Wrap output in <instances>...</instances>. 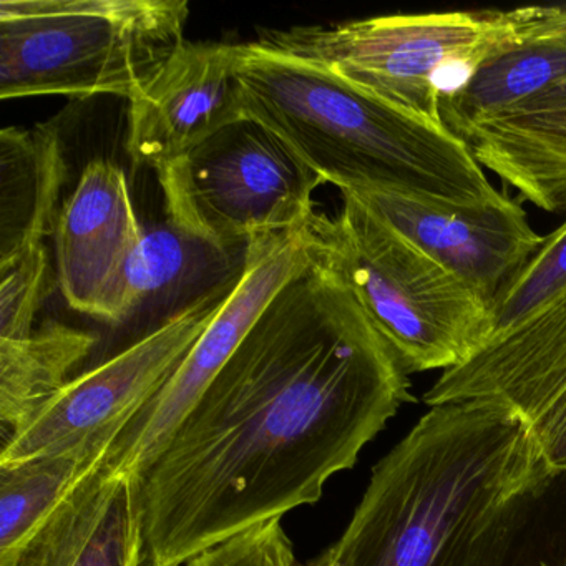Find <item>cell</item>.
<instances>
[{
    "mask_svg": "<svg viewBox=\"0 0 566 566\" xmlns=\"http://www.w3.org/2000/svg\"><path fill=\"white\" fill-rule=\"evenodd\" d=\"M409 402V374L314 256L135 476L148 565L187 566L319 502Z\"/></svg>",
    "mask_w": 566,
    "mask_h": 566,
    "instance_id": "6da1fadb",
    "label": "cell"
},
{
    "mask_svg": "<svg viewBox=\"0 0 566 566\" xmlns=\"http://www.w3.org/2000/svg\"><path fill=\"white\" fill-rule=\"evenodd\" d=\"M553 476L510 410L430 407L374 467L349 525L327 549L343 566H502Z\"/></svg>",
    "mask_w": 566,
    "mask_h": 566,
    "instance_id": "7a4b0ae2",
    "label": "cell"
},
{
    "mask_svg": "<svg viewBox=\"0 0 566 566\" xmlns=\"http://www.w3.org/2000/svg\"><path fill=\"white\" fill-rule=\"evenodd\" d=\"M237 77L247 118L339 191L374 188L472 210L509 197L449 128L367 94L317 62L253 41L238 44Z\"/></svg>",
    "mask_w": 566,
    "mask_h": 566,
    "instance_id": "3957f363",
    "label": "cell"
},
{
    "mask_svg": "<svg viewBox=\"0 0 566 566\" xmlns=\"http://www.w3.org/2000/svg\"><path fill=\"white\" fill-rule=\"evenodd\" d=\"M187 0H2L0 97L130 101L187 42Z\"/></svg>",
    "mask_w": 566,
    "mask_h": 566,
    "instance_id": "277c9868",
    "label": "cell"
},
{
    "mask_svg": "<svg viewBox=\"0 0 566 566\" xmlns=\"http://www.w3.org/2000/svg\"><path fill=\"white\" fill-rule=\"evenodd\" d=\"M311 250L349 287L407 374L447 370L492 334V304L349 195L314 213Z\"/></svg>",
    "mask_w": 566,
    "mask_h": 566,
    "instance_id": "5b68a950",
    "label": "cell"
},
{
    "mask_svg": "<svg viewBox=\"0 0 566 566\" xmlns=\"http://www.w3.org/2000/svg\"><path fill=\"white\" fill-rule=\"evenodd\" d=\"M256 42L317 62L400 111L442 124L443 98L522 39L513 11H453L264 31Z\"/></svg>",
    "mask_w": 566,
    "mask_h": 566,
    "instance_id": "8992f818",
    "label": "cell"
},
{
    "mask_svg": "<svg viewBox=\"0 0 566 566\" xmlns=\"http://www.w3.org/2000/svg\"><path fill=\"white\" fill-rule=\"evenodd\" d=\"M170 223L228 251L301 230L324 180L250 118L157 174Z\"/></svg>",
    "mask_w": 566,
    "mask_h": 566,
    "instance_id": "52a82bcc",
    "label": "cell"
},
{
    "mask_svg": "<svg viewBox=\"0 0 566 566\" xmlns=\"http://www.w3.org/2000/svg\"><path fill=\"white\" fill-rule=\"evenodd\" d=\"M240 276L241 271L175 311L111 359L72 377L57 396L12 430L0 452V467L62 452L105 430H125L174 376Z\"/></svg>",
    "mask_w": 566,
    "mask_h": 566,
    "instance_id": "ba28073f",
    "label": "cell"
},
{
    "mask_svg": "<svg viewBox=\"0 0 566 566\" xmlns=\"http://www.w3.org/2000/svg\"><path fill=\"white\" fill-rule=\"evenodd\" d=\"M423 402L503 407L528 430L552 472L566 473V291L443 370Z\"/></svg>",
    "mask_w": 566,
    "mask_h": 566,
    "instance_id": "9c48e42d",
    "label": "cell"
},
{
    "mask_svg": "<svg viewBox=\"0 0 566 566\" xmlns=\"http://www.w3.org/2000/svg\"><path fill=\"white\" fill-rule=\"evenodd\" d=\"M306 227L254 241L247 248L233 293L164 389L125 427L105 462L108 469L137 476L150 465L188 410L243 343L268 304L313 264Z\"/></svg>",
    "mask_w": 566,
    "mask_h": 566,
    "instance_id": "30bf717a",
    "label": "cell"
},
{
    "mask_svg": "<svg viewBox=\"0 0 566 566\" xmlns=\"http://www.w3.org/2000/svg\"><path fill=\"white\" fill-rule=\"evenodd\" d=\"M238 44L185 42L128 101L127 151L155 174L247 118Z\"/></svg>",
    "mask_w": 566,
    "mask_h": 566,
    "instance_id": "8fae6325",
    "label": "cell"
},
{
    "mask_svg": "<svg viewBox=\"0 0 566 566\" xmlns=\"http://www.w3.org/2000/svg\"><path fill=\"white\" fill-rule=\"evenodd\" d=\"M340 195H349L490 304L543 241L530 224L522 201L510 197L472 210L374 188L343 190Z\"/></svg>",
    "mask_w": 566,
    "mask_h": 566,
    "instance_id": "7c38bea8",
    "label": "cell"
},
{
    "mask_svg": "<svg viewBox=\"0 0 566 566\" xmlns=\"http://www.w3.org/2000/svg\"><path fill=\"white\" fill-rule=\"evenodd\" d=\"M144 237L125 171L91 161L55 221L59 286L69 306L118 326L125 273Z\"/></svg>",
    "mask_w": 566,
    "mask_h": 566,
    "instance_id": "4fadbf2b",
    "label": "cell"
},
{
    "mask_svg": "<svg viewBox=\"0 0 566 566\" xmlns=\"http://www.w3.org/2000/svg\"><path fill=\"white\" fill-rule=\"evenodd\" d=\"M144 532L135 476L92 473L0 566H142Z\"/></svg>",
    "mask_w": 566,
    "mask_h": 566,
    "instance_id": "5bb4252c",
    "label": "cell"
},
{
    "mask_svg": "<svg viewBox=\"0 0 566 566\" xmlns=\"http://www.w3.org/2000/svg\"><path fill=\"white\" fill-rule=\"evenodd\" d=\"M460 140L522 200L549 213L566 210V98H528Z\"/></svg>",
    "mask_w": 566,
    "mask_h": 566,
    "instance_id": "9a60e30c",
    "label": "cell"
},
{
    "mask_svg": "<svg viewBox=\"0 0 566 566\" xmlns=\"http://www.w3.org/2000/svg\"><path fill=\"white\" fill-rule=\"evenodd\" d=\"M65 178L64 147L51 125L0 132V266L54 234Z\"/></svg>",
    "mask_w": 566,
    "mask_h": 566,
    "instance_id": "2e32d148",
    "label": "cell"
},
{
    "mask_svg": "<svg viewBox=\"0 0 566 566\" xmlns=\"http://www.w3.org/2000/svg\"><path fill=\"white\" fill-rule=\"evenodd\" d=\"M124 429L28 462L0 467V556L21 548L42 523L98 469Z\"/></svg>",
    "mask_w": 566,
    "mask_h": 566,
    "instance_id": "e0dca14e",
    "label": "cell"
},
{
    "mask_svg": "<svg viewBox=\"0 0 566 566\" xmlns=\"http://www.w3.org/2000/svg\"><path fill=\"white\" fill-rule=\"evenodd\" d=\"M233 253L193 237L168 220L145 228L144 240L125 273L118 324L127 323L145 307L174 300L198 284L203 290H211L237 276L244 258L234 261Z\"/></svg>",
    "mask_w": 566,
    "mask_h": 566,
    "instance_id": "ac0fdd59",
    "label": "cell"
},
{
    "mask_svg": "<svg viewBox=\"0 0 566 566\" xmlns=\"http://www.w3.org/2000/svg\"><path fill=\"white\" fill-rule=\"evenodd\" d=\"M98 337L48 323L22 339H0V422L15 430L69 382L91 356Z\"/></svg>",
    "mask_w": 566,
    "mask_h": 566,
    "instance_id": "d6986e66",
    "label": "cell"
},
{
    "mask_svg": "<svg viewBox=\"0 0 566 566\" xmlns=\"http://www.w3.org/2000/svg\"><path fill=\"white\" fill-rule=\"evenodd\" d=\"M565 75V48L522 42L480 65L465 84L443 98V127L460 138L482 122L548 91Z\"/></svg>",
    "mask_w": 566,
    "mask_h": 566,
    "instance_id": "ffe728a7",
    "label": "cell"
},
{
    "mask_svg": "<svg viewBox=\"0 0 566 566\" xmlns=\"http://www.w3.org/2000/svg\"><path fill=\"white\" fill-rule=\"evenodd\" d=\"M566 291V220L542 244L492 304V334L502 333Z\"/></svg>",
    "mask_w": 566,
    "mask_h": 566,
    "instance_id": "44dd1931",
    "label": "cell"
},
{
    "mask_svg": "<svg viewBox=\"0 0 566 566\" xmlns=\"http://www.w3.org/2000/svg\"><path fill=\"white\" fill-rule=\"evenodd\" d=\"M502 566H566V473H556L533 503Z\"/></svg>",
    "mask_w": 566,
    "mask_h": 566,
    "instance_id": "7402d4cb",
    "label": "cell"
},
{
    "mask_svg": "<svg viewBox=\"0 0 566 566\" xmlns=\"http://www.w3.org/2000/svg\"><path fill=\"white\" fill-rule=\"evenodd\" d=\"M48 276L45 247L0 266V339H22L34 333L48 294Z\"/></svg>",
    "mask_w": 566,
    "mask_h": 566,
    "instance_id": "603a6c76",
    "label": "cell"
},
{
    "mask_svg": "<svg viewBox=\"0 0 566 566\" xmlns=\"http://www.w3.org/2000/svg\"><path fill=\"white\" fill-rule=\"evenodd\" d=\"M187 566H307L297 559L281 520L248 530L208 549Z\"/></svg>",
    "mask_w": 566,
    "mask_h": 566,
    "instance_id": "cb8c5ba5",
    "label": "cell"
},
{
    "mask_svg": "<svg viewBox=\"0 0 566 566\" xmlns=\"http://www.w3.org/2000/svg\"><path fill=\"white\" fill-rule=\"evenodd\" d=\"M522 42H546L566 49V8H523L513 11Z\"/></svg>",
    "mask_w": 566,
    "mask_h": 566,
    "instance_id": "d4e9b609",
    "label": "cell"
},
{
    "mask_svg": "<svg viewBox=\"0 0 566 566\" xmlns=\"http://www.w3.org/2000/svg\"><path fill=\"white\" fill-rule=\"evenodd\" d=\"M536 97L543 98H566V75L558 82V84L553 85L548 91L543 92V94L536 95ZM533 98V97H532Z\"/></svg>",
    "mask_w": 566,
    "mask_h": 566,
    "instance_id": "484cf974",
    "label": "cell"
},
{
    "mask_svg": "<svg viewBox=\"0 0 566 566\" xmlns=\"http://www.w3.org/2000/svg\"><path fill=\"white\" fill-rule=\"evenodd\" d=\"M307 566H343V563L337 562V559L331 555L329 549H326L323 555L317 556L313 562L307 563Z\"/></svg>",
    "mask_w": 566,
    "mask_h": 566,
    "instance_id": "4316f807",
    "label": "cell"
}]
</instances>
